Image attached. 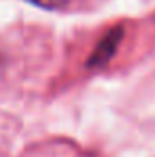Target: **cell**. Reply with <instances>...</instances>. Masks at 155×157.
<instances>
[{
	"mask_svg": "<svg viewBox=\"0 0 155 157\" xmlns=\"http://www.w3.org/2000/svg\"><path fill=\"white\" fill-rule=\"evenodd\" d=\"M119 40H120V29H115L112 33L106 35V39L99 44V48L93 51L91 59L88 60V66L89 68H95V66H104L115 53L117 46H119Z\"/></svg>",
	"mask_w": 155,
	"mask_h": 157,
	"instance_id": "6da1fadb",
	"label": "cell"
},
{
	"mask_svg": "<svg viewBox=\"0 0 155 157\" xmlns=\"http://www.w3.org/2000/svg\"><path fill=\"white\" fill-rule=\"evenodd\" d=\"M28 2H31L39 7H44V9H59L68 4V0H28Z\"/></svg>",
	"mask_w": 155,
	"mask_h": 157,
	"instance_id": "7a4b0ae2",
	"label": "cell"
}]
</instances>
